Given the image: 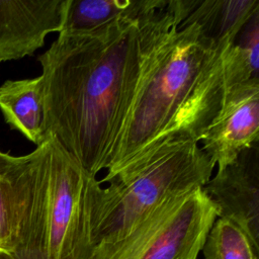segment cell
<instances>
[{
  "instance_id": "cell-6",
  "label": "cell",
  "mask_w": 259,
  "mask_h": 259,
  "mask_svg": "<svg viewBox=\"0 0 259 259\" xmlns=\"http://www.w3.org/2000/svg\"><path fill=\"white\" fill-rule=\"evenodd\" d=\"M259 80L226 91L223 104L202 134V151L218 170L259 142Z\"/></svg>"
},
{
  "instance_id": "cell-8",
  "label": "cell",
  "mask_w": 259,
  "mask_h": 259,
  "mask_svg": "<svg viewBox=\"0 0 259 259\" xmlns=\"http://www.w3.org/2000/svg\"><path fill=\"white\" fill-rule=\"evenodd\" d=\"M64 0H0V62L32 55L62 28Z\"/></svg>"
},
{
  "instance_id": "cell-12",
  "label": "cell",
  "mask_w": 259,
  "mask_h": 259,
  "mask_svg": "<svg viewBox=\"0 0 259 259\" xmlns=\"http://www.w3.org/2000/svg\"><path fill=\"white\" fill-rule=\"evenodd\" d=\"M259 11L228 48L224 59L226 91L236 85L259 80Z\"/></svg>"
},
{
  "instance_id": "cell-15",
  "label": "cell",
  "mask_w": 259,
  "mask_h": 259,
  "mask_svg": "<svg viewBox=\"0 0 259 259\" xmlns=\"http://www.w3.org/2000/svg\"><path fill=\"white\" fill-rule=\"evenodd\" d=\"M0 259H15L10 253L0 250Z\"/></svg>"
},
{
  "instance_id": "cell-7",
  "label": "cell",
  "mask_w": 259,
  "mask_h": 259,
  "mask_svg": "<svg viewBox=\"0 0 259 259\" xmlns=\"http://www.w3.org/2000/svg\"><path fill=\"white\" fill-rule=\"evenodd\" d=\"M202 189L218 218L235 223L259 245V142L218 170Z\"/></svg>"
},
{
  "instance_id": "cell-1",
  "label": "cell",
  "mask_w": 259,
  "mask_h": 259,
  "mask_svg": "<svg viewBox=\"0 0 259 259\" xmlns=\"http://www.w3.org/2000/svg\"><path fill=\"white\" fill-rule=\"evenodd\" d=\"M181 22L172 0L162 15L146 24L120 21L83 33L59 32L38 57L46 135L89 174L108 168L145 59Z\"/></svg>"
},
{
  "instance_id": "cell-10",
  "label": "cell",
  "mask_w": 259,
  "mask_h": 259,
  "mask_svg": "<svg viewBox=\"0 0 259 259\" xmlns=\"http://www.w3.org/2000/svg\"><path fill=\"white\" fill-rule=\"evenodd\" d=\"M0 109L6 122L36 147L47 140L41 76L5 81L0 86Z\"/></svg>"
},
{
  "instance_id": "cell-3",
  "label": "cell",
  "mask_w": 259,
  "mask_h": 259,
  "mask_svg": "<svg viewBox=\"0 0 259 259\" xmlns=\"http://www.w3.org/2000/svg\"><path fill=\"white\" fill-rule=\"evenodd\" d=\"M214 166L198 142L176 139L122 169L107 181V187L89 174L85 193L87 259H99L168 198L202 187Z\"/></svg>"
},
{
  "instance_id": "cell-5",
  "label": "cell",
  "mask_w": 259,
  "mask_h": 259,
  "mask_svg": "<svg viewBox=\"0 0 259 259\" xmlns=\"http://www.w3.org/2000/svg\"><path fill=\"white\" fill-rule=\"evenodd\" d=\"M219 217L202 187L165 200L153 230L133 259H196Z\"/></svg>"
},
{
  "instance_id": "cell-4",
  "label": "cell",
  "mask_w": 259,
  "mask_h": 259,
  "mask_svg": "<svg viewBox=\"0 0 259 259\" xmlns=\"http://www.w3.org/2000/svg\"><path fill=\"white\" fill-rule=\"evenodd\" d=\"M42 239L34 259H87L85 193L89 173L51 135Z\"/></svg>"
},
{
  "instance_id": "cell-13",
  "label": "cell",
  "mask_w": 259,
  "mask_h": 259,
  "mask_svg": "<svg viewBox=\"0 0 259 259\" xmlns=\"http://www.w3.org/2000/svg\"><path fill=\"white\" fill-rule=\"evenodd\" d=\"M201 251L204 259H259V245L238 225L224 218H217Z\"/></svg>"
},
{
  "instance_id": "cell-14",
  "label": "cell",
  "mask_w": 259,
  "mask_h": 259,
  "mask_svg": "<svg viewBox=\"0 0 259 259\" xmlns=\"http://www.w3.org/2000/svg\"><path fill=\"white\" fill-rule=\"evenodd\" d=\"M18 157L0 150V250L11 253L15 232V176Z\"/></svg>"
},
{
  "instance_id": "cell-11",
  "label": "cell",
  "mask_w": 259,
  "mask_h": 259,
  "mask_svg": "<svg viewBox=\"0 0 259 259\" xmlns=\"http://www.w3.org/2000/svg\"><path fill=\"white\" fill-rule=\"evenodd\" d=\"M258 11L259 0H198L179 26L194 24L206 38L231 45Z\"/></svg>"
},
{
  "instance_id": "cell-2",
  "label": "cell",
  "mask_w": 259,
  "mask_h": 259,
  "mask_svg": "<svg viewBox=\"0 0 259 259\" xmlns=\"http://www.w3.org/2000/svg\"><path fill=\"white\" fill-rule=\"evenodd\" d=\"M231 45H219L196 25L187 24L175 27L154 46L99 184L168 141L199 142L224 101V59Z\"/></svg>"
},
{
  "instance_id": "cell-9",
  "label": "cell",
  "mask_w": 259,
  "mask_h": 259,
  "mask_svg": "<svg viewBox=\"0 0 259 259\" xmlns=\"http://www.w3.org/2000/svg\"><path fill=\"white\" fill-rule=\"evenodd\" d=\"M170 0H64L62 28L64 33H83L112 23L146 24L159 17Z\"/></svg>"
}]
</instances>
